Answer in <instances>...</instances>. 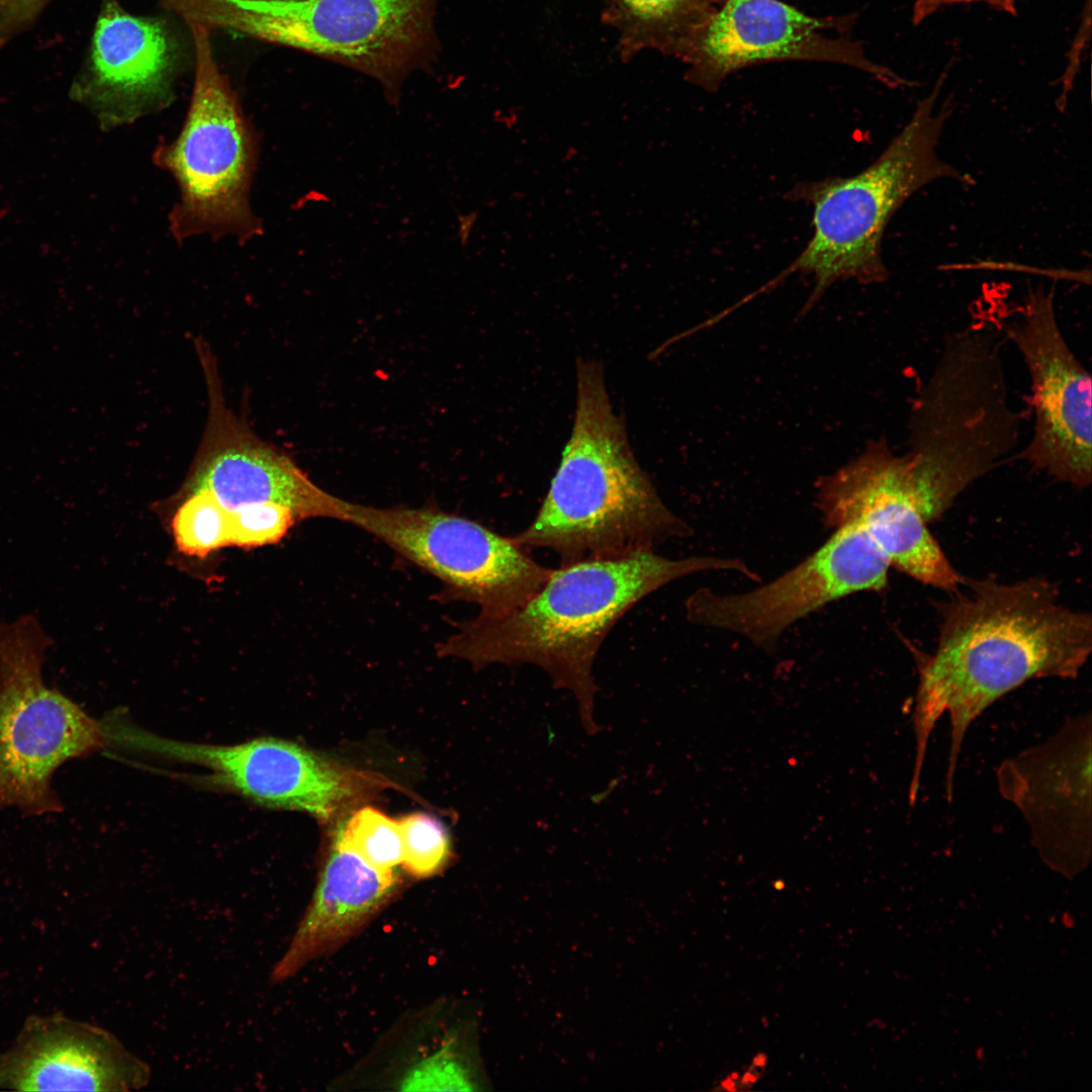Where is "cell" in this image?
I'll use <instances>...</instances> for the list:
<instances>
[{"label": "cell", "instance_id": "obj_6", "mask_svg": "<svg viewBox=\"0 0 1092 1092\" xmlns=\"http://www.w3.org/2000/svg\"><path fill=\"white\" fill-rule=\"evenodd\" d=\"M189 23L196 56L190 107L178 138L156 155L180 189L172 231L179 239L210 234L245 241L260 228L249 202L256 140L215 62L207 26Z\"/></svg>", "mask_w": 1092, "mask_h": 1092}, {"label": "cell", "instance_id": "obj_15", "mask_svg": "<svg viewBox=\"0 0 1092 1092\" xmlns=\"http://www.w3.org/2000/svg\"><path fill=\"white\" fill-rule=\"evenodd\" d=\"M826 26L824 20L780 0H727L706 21L695 42L701 64L697 81L711 89L732 71L758 61L822 59L867 71L890 87L908 84L868 60L856 44L822 36L819 30Z\"/></svg>", "mask_w": 1092, "mask_h": 1092}, {"label": "cell", "instance_id": "obj_20", "mask_svg": "<svg viewBox=\"0 0 1092 1092\" xmlns=\"http://www.w3.org/2000/svg\"><path fill=\"white\" fill-rule=\"evenodd\" d=\"M403 857L401 864L411 875L426 878L436 874L446 862L450 842L444 825L425 813H414L398 820Z\"/></svg>", "mask_w": 1092, "mask_h": 1092}, {"label": "cell", "instance_id": "obj_24", "mask_svg": "<svg viewBox=\"0 0 1092 1092\" xmlns=\"http://www.w3.org/2000/svg\"><path fill=\"white\" fill-rule=\"evenodd\" d=\"M53 0H0V50L29 29Z\"/></svg>", "mask_w": 1092, "mask_h": 1092}, {"label": "cell", "instance_id": "obj_1", "mask_svg": "<svg viewBox=\"0 0 1092 1092\" xmlns=\"http://www.w3.org/2000/svg\"><path fill=\"white\" fill-rule=\"evenodd\" d=\"M940 610L935 650L916 654L911 806L918 797L929 739L943 714L950 722L945 772L950 803L959 755L974 721L1028 680L1075 678L1092 649L1091 616L1061 604L1054 584L1043 578L971 580L967 592Z\"/></svg>", "mask_w": 1092, "mask_h": 1092}, {"label": "cell", "instance_id": "obj_12", "mask_svg": "<svg viewBox=\"0 0 1092 1092\" xmlns=\"http://www.w3.org/2000/svg\"><path fill=\"white\" fill-rule=\"evenodd\" d=\"M208 392V416L200 446L184 485L186 495L207 490L229 512L251 504L288 507L297 521L313 518L346 522L349 502L316 485L289 455L261 440L225 404L216 360L195 340Z\"/></svg>", "mask_w": 1092, "mask_h": 1092}, {"label": "cell", "instance_id": "obj_23", "mask_svg": "<svg viewBox=\"0 0 1092 1092\" xmlns=\"http://www.w3.org/2000/svg\"><path fill=\"white\" fill-rule=\"evenodd\" d=\"M627 19L642 28H651L684 16L697 0H614Z\"/></svg>", "mask_w": 1092, "mask_h": 1092}, {"label": "cell", "instance_id": "obj_17", "mask_svg": "<svg viewBox=\"0 0 1092 1092\" xmlns=\"http://www.w3.org/2000/svg\"><path fill=\"white\" fill-rule=\"evenodd\" d=\"M394 871H381L352 849L334 845L314 896L284 954L271 973L279 983L351 936L388 901Z\"/></svg>", "mask_w": 1092, "mask_h": 1092}, {"label": "cell", "instance_id": "obj_19", "mask_svg": "<svg viewBox=\"0 0 1092 1092\" xmlns=\"http://www.w3.org/2000/svg\"><path fill=\"white\" fill-rule=\"evenodd\" d=\"M335 844L352 849L381 871H394L402 862L398 820L372 807L356 811L340 828Z\"/></svg>", "mask_w": 1092, "mask_h": 1092}, {"label": "cell", "instance_id": "obj_22", "mask_svg": "<svg viewBox=\"0 0 1092 1092\" xmlns=\"http://www.w3.org/2000/svg\"><path fill=\"white\" fill-rule=\"evenodd\" d=\"M404 1091H469L475 1087L472 1076L458 1055L449 1046L415 1064L400 1082Z\"/></svg>", "mask_w": 1092, "mask_h": 1092}, {"label": "cell", "instance_id": "obj_11", "mask_svg": "<svg viewBox=\"0 0 1092 1092\" xmlns=\"http://www.w3.org/2000/svg\"><path fill=\"white\" fill-rule=\"evenodd\" d=\"M116 744L200 765L210 783L270 807L305 811L327 821L354 802L366 776L348 769L296 743L260 737L233 745L161 738L120 724Z\"/></svg>", "mask_w": 1092, "mask_h": 1092}, {"label": "cell", "instance_id": "obj_13", "mask_svg": "<svg viewBox=\"0 0 1092 1092\" xmlns=\"http://www.w3.org/2000/svg\"><path fill=\"white\" fill-rule=\"evenodd\" d=\"M1000 794L1026 821L1054 871L1073 877L1091 859V717L1069 719L1052 737L1001 762Z\"/></svg>", "mask_w": 1092, "mask_h": 1092}, {"label": "cell", "instance_id": "obj_4", "mask_svg": "<svg viewBox=\"0 0 1092 1092\" xmlns=\"http://www.w3.org/2000/svg\"><path fill=\"white\" fill-rule=\"evenodd\" d=\"M942 84L943 75L917 104L903 129L864 170L851 177L800 183L786 194L790 200L812 205L813 235L796 260L751 297L775 288L796 272L812 275L814 287L802 308L804 315L838 280L861 284L886 281L889 271L882 256V241L900 206L939 179H951L967 187L976 184L971 175L937 153L950 113L947 102L937 105Z\"/></svg>", "mask_w": 1092, "mask_h": 1092}, {"label": "cell", "instance_id": "obj_8", "mask_svg": "<svg viewBox=\"0 0 1092 1092\" xmlns=\"http://www.w3.org/2000/svg\"><path fill=\"white\" fill-rule=\"evenodd\" d=\"M346 523L434 575L450 598L476 604L481 617L516 610L552 570L537 563L512 537L438 509L350 503Z\"/></svg>", "mask_w": 1092, "mask_h": 1092}, {"label": "cell", "instance_id": "obj_18", "mask_svg": "<svg viewBox=\"0 0 1092 1092\" xmlns=\"http://www.w3.org/2000/svg\"><path fill=\"white\" fill-rule=\"evenodd\" d=\"M178 549L203 558L230 546V512L207 490L186 495L172 521Z\"/></svg>", "mask_w": 1092, "mask_h": 1092}, {"label": "cell", "instance_id": "obj_21", "mask_svg": "<svg viewBox=\"0 0 1092 1092\" xmlns=\"http://www.w3.org/2000/svg\"><path fill=\"white\" fill-rule=\"evenodd\" d=\"M297 521L286 506L260 503L230 512V545L253 548L279 542Z\"/></svg>", "mask_w": 1092, "mask_h": 1092}, {"label": "cell", "instance_id": "obj_9", "mask_svg": "<svg viewBox=\"0 0 1092 1092\" xmlns=\"http://www.w3.org/2000/svg\"><path fill=\"white\" fill-rule=\"evenodd\" d=\"M1054 294L1030 289L1020 316L1001 324L1030 377L1032 434L1013 460L1084 488L1092 479L1091 376L1064 337Z\"/></svg>", "mask_w": 1092, "mask_h": 1092}, {"label": "cell", "instance_id": "obj_10", "mask_svg": "<svg viewBox=\"0 0 1092 1092\" xmlns=\"http://www.w3.org/2000/svg\"><path fill=\"white\" fill-rule=\"evenodd\" d=\"M889 560L856 525H844L800 564L751 592L696 590L686 604L691 622L738 633L769 650L792 624L848 595L883 590Z\"/></svg>", "mask_w": 1092, "mask_h": 1092}, {"label": "cell", "instance_id": "obj_14", "mask_svg": "<svg viewBox=\"0 0 1092 1092\" xmlns=\"http://www.w3.org/2000/svg\"><path fill=\"white\" fill-rule=\"evenodd\" d=\"M177 59V42L162 19L103 0L70 95L104 125L134 120L169 99Z\"/></svg>", "mask_w": 1092, "mask_h": 1092}, {"label": "cell", "instance_id": "obj_5", "mask_svg": "<svg viewBox=\"0 0 1092 1092\" xmlns=\"http://www.w3.org/2000/svg\"><path fill=\"white\" fill-rule=\"evenodd\" d=\"M51 638L33 615L0 621V810H64L56 771L105 745L101 723L44 682Z\"/></svg>", "mask_w": 1092, "mask_h": 1092}, {"label": "cell", "instance_id": "obj_26", "mask_svg": "<svg viewBox=\"0 0 1092 1092\" xmlns=\"http://www.w3.org/2000/svg\"><path fill=\"white\" fill-rule=\"evenodd\" d=\"M476 218H477V213L476 212H471L469 214L459 215L458 216V221H459L458 236L460 238V242H461L462 245L467 244L468 239L470 237V233L472 231V228H473V225H474V223L476 221Z\"/></svg>", "mask_w": 1092, "mask_h": 1092}, {"label": "cell", "instance_id": "obj_7", "mask_svg": "<svg viewBox=\"0 0 1092 1092\" xmlns=\"http://www.w3.org/2000/svg\"><path fill=\"white\" fill-rule=\"evenodd\" d=\"M192 1L191 19L337 60L388 87L431 26V0Z\"/></svg>", "mask_w": 1092, "mask_h": 1092}, {"label": "cell", "instance_id": "obj_2", "mask_svg": "<svg viewBox=\"0 0 1092 1092\" xmlns=\"http://www.w3.org/2000/svg\"><path fill=\"white\" fill-rule=\"evenodd\" d=\"M719 569L749 571L738 559H669L654 550L560 565L522 606L499 617L477 616L461 624L438 645V653L475 666L535 664L556 685L589 703L595 659L617 622L669 582Z\"/></svg>", "mask_w": 1092, "mask_h": 1092}, {"label": "cell", "instance_id": "obj_16", "mask_svg": "<svg viewBox=\"0 0 1092 1092\" xmlns=\"http://www.w3.org/2000/svg\"><path fill=\"white\" fill-rule=\"evenodd\" d=\"M150 1066L106 1029L62 1014L26 1019L0 1055V1089L126 1092L146 1087Z\"/></svg>", "mask_w": 1092, "mask_h": 1092}, {"label": "cell", "instance_id": "obj_25", "mask_svg": "<svg viewBox=\"0 0 1092 1092\" xmlns=\"http://www.w3.org/2000/svg\"><path fill=\"white\" fill-rule=\"evenodd\" d=\"M984 3L994 9L1016 15L1015 0H916L913 6L912 20L919 24L942 7L958 3Z\"/></svg>", "mask_w": 1092, "mask_h": 1092}, {"label": "cell", "instance_id": "obj_3", "mask_svg": "<svg viewBox=\"0 0 1092 1092\" xmlns=\"http://www.w3.org/2000/svg\"><path fill=\"white\" fill-rule=\"evenodd\" d=\"M691 532L635 459L601 365L581 360L559 466L535 518L512 539L523 548L551 550L568 565L653 550Z\"/></svg>", "mask_w": 1092, "mask_h": 1092}]
</instances>
